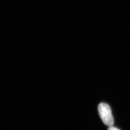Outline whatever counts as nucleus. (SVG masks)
I'll return each instance as SVG.
<instances>
[{
  "instance_id": "nucleus-1",
  "label": "nucleus",
  "mask_w": 130,
  "mask_h": 130,
  "mask_svg": "<svg viewBox=\"0 0 130 130\" xmlns=\"http://www.w3.org/2000/svg\"><path fill=\"white\" fill-rule=\"evenodd\" d=\"M98 110L103 123L108 126H112L114 119L110 106L106 103H101L98 106Z\"/></svg>"
},
{
  "instance_id": "nucleus-2",
  "label": "nucleus",
  "mask_w": 130,
  "mask_h": 130,
  "mask_svg": "<svg viewBox=\"0 0 130 130\" xmlns=\"http://www.w3.org/2000/svg\"><path fill=\"white\" fill-rule=\"evenodd\" d=\"M108 130H120V129H118V128L113 127V126H111L109 127V128L108 129Z\"/></svg>"
}]
</instances>
